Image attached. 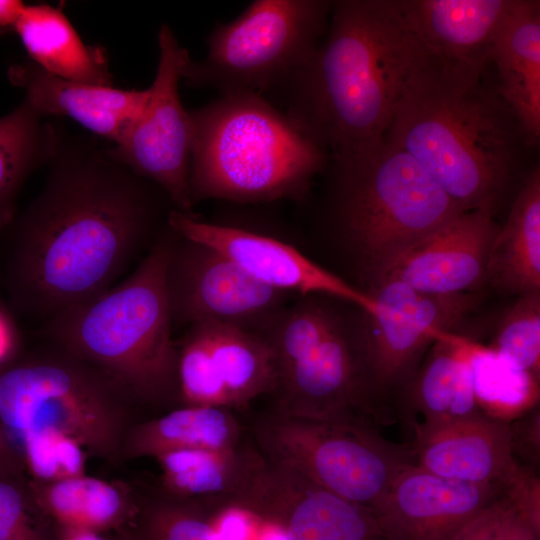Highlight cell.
<instances>
[{
	"label": "cell",
	"mask_w": 540,
	"mask_h": 540,
	"mask_svg": "<svg viewBox=\"0 0 540 540\" xmlns=\"http://www.w3.org/2000/svg\"><path fill=\"white\" fill-rule=\"evenodd\" d=\"M45 165L37 196L0 231L10 307L40 324L115 286L175 209L160 187L91 137L59 129Z\"/></svg>",
	"instance_id": "obj_1"
},
{
	"label": "cell",
	"mask_w": 540,
	"mask_h": 540,
	"mask_svg": "<svg viewBox=\"0 0 540 540\" xmlns=\"http://www.w3.org/2000/svg\"><path fill=\"white\" fill-rule=\"evenodd\" d=\"M429 52L399 0L333 1L325 37L276 93L285 116L337 165L374 157L406 83Z\"/></svg>",
	"instance_id": "obj_2"
},
{
	"label": "cell",
	"mask_w": 540,
	"mask_h": 540,
	"mask_svg": "<svg viewBox=\"0 0 540 540\" xmlns=\"http://www.w3.org/2000/svg\"><path fill=\"white\" fill-rule=\"evenodd\" d=\"M485 71L429 53L406 83L385 140L463 210L493 213L530 146Z\"/></svg>",
	"instance_id": "obj_3"
},
{
	"label": "cell",
	"mask_w": 540,
	"mask_h": 540,
	"mask_svg": "<svg viewBox=\"0 0 540 540\" xmlns=\"http://www.w3.org/2000/svg\"><path fill=\"white\" fill-rule=\"evenodd\" d=\"M169 224L135 270L99 297L40 324L37 334L96 368L128 397L178 393V348L166 292Z\"/></svg>",
	"instance_id": "obj_4"
},
{
	"label": "cell",
	"mask_w": 540,
	"mask_h": 540,
	"mask_svg": "<svg viewBox=\"0 0 540 540\" xmlns=\"http://www.w3.org/2000/svg\"><path fill=\"white\" fill-rule=\"evenodd\" d=\"M190 115L193 205L207 199L240 204L299 201L327 164L328 152L262 95L222 94Z\"/></svg>",
	"instance_id": "obj_5"
},
{
	"label": "cell",
	"mask_w": 540,
	"mask_h": 540,
	"mask_svg": "<svg viewBox=\"0 0 540 540\" xmlns=\"http://www.w3.org/2000/svg\"><path fill=\"white\" fill-rule=\"evenodd\" d=\"M126 397L96 368L49 342L39 353L0 371V421L16 443L27 434L53 429L113 460L127 434Z\"/></svg>",
	"instance_id": "obj_6"
},
{
	"label": "cell",
	"mask_w": 540,
	"mask_h": 540,
	"mask_svg": "<svg viewBox=\"0 0 540 540\" xmlns=\"http://www.w3.org/2000/svg\"><path fill=\"white\" fill-rule=\"evenodd\" d=\"M338 229L370 273L464 212L406 151L385 140L370 160L335 165Z\"/></svg>",
	"instance_id": "obj_7"
},
{
	"label": "cell",
	"mask_w": 540,
	"mask_h": 540,
	"mask_svg": "<svg viewBox=\"0 0 540 540\" xmlns=\"http://www.w3.org/2000/svg\"><path fill=\"white\" fill-rule=\"evenodd\" d=\"M333 1L254 0L217 24L203 60L190 59L182 79L220 95L276 93L310 59L325 36Z\"/></svg>",
	"instance_id": "obj_8"
},
{
	"label": "cell",
	"mask_w": 540,
	"mask_h": 540,
	"mask_svg": "<svg viewBox=\"0 0 540 540\" xmlns=\"http://www.w3.org/2000/svg\"><path fill=\"white\" fill-rule=\"evenodd\" d=\"M278 366L273 411L322 420L369 417L360 338L313 295L286 306L262 333Z\"/></svg>",
	"instance_id": "obj_9"
},
{
	"label": "cell",
	"mask_w": 540,
	"mask_h": 540,
	"mask_svg": "<svg viewBox=\"0 0 540 540\" xmlns=\"http://www.w3.org/2000/svg\"><path fill=\"white\" fill-rule=\"evenodd\" d=\"M261 452L326 490L373 511L415 464L411 443L385 439L364 420H322L272 411L255 429Z\"/></svg>",
	"instance_id": "obj_10"
},
{
	"label": "cell",
	"mask_w": 540,
	"mask_h": 540,
	"mask_svg": "<svg viewBox=\"0 0 540 540\" xmlns=\"http://www.w3.org/2000/svg\"><path fill=\"white\" fill-rule=\"evenodd\" d=\"M369 294L375 308L365 314L360 339L366 399L372 422L390 425L397 420L392 395L398 392L399 399L423 350L465 316L473 299L431 294L397 280L376 283Z\"/></svg>",
	"instance_id": "obj_11"
},
{
	"label": "cell",
	"mask_w": 540,
	"mask_h": 540,
	"mask_svg": "<svg viewBox=\"0 0 540 540\" xmlns=\"http://www.w3.org/2000/svg\"><path fill=\"white\" fill-rule=\"evenodd\" d=\"M157 40L158 65L145 103L124 137L107 152L160 187L176 210L193 213L189 167L194 128L178 92L191 58L168 25L160 26Z\"/></svg>",
	"instance_id": "obj_12"
},
{
	"label": "cell",
	"mask_w": 540,
	"mask_h": 540,
	"mask_svg": "<svg viewBox=\"0 0 540 540\" xmlns=\"http://www.w3.org/2000/svg\"><path fill=\"white\" fill-rule=\"evenodd\" d=\"M165 283L173 327L216 322L262 334L289 296L256 280L217 250L176 231Z\"/></svg>",
	"instance_id": "obj_13"
},
{
	"label": "cell",
	"mask_w": 540,
	"mask_h": 540,
	"mask_svg": "<svg viewBox=\"0 0 540 540\" xmlns=\"http://www.w3.org/2000/svg\"><path fill=\"white\" fill-rule=\"evenodd\" d=\"M169 226L179 235L205 244L256 280L281 291L326 295L348 302L370 315L372 296L327 271L287 243L242 227L211 223L173 209Z\"/></svg>",
	"instance_id": "obj_14"
},
{
	"label": "cell",
	"mask_w": 540,
	"mask_h": 540,
	"mask_svg": "<svg viewBox=\"0 0 540 540\" xmlns=\"http://www.w3.org/2000/svg\"><path fill=\"white\" fill-rule=\"evenodd\" d=\"M263 456L240 504L280 524L291 540H386L372 510Z\"/></svg>",
	"instance_id": "obj_15"
},
{
	"label": "cell",
	"mask_w": 540,
	"mask_h": 540,
	"mask_svg": "<svg viewBox=\"0 0 540 540\" xmlns=\"http://www.w3.org/2000/svg\"><path fill=\"white\" fill-rule=\"evenodd\" d=\"M492 216L483 209L460 213L374 268L370 272L373 283L397 280L440 295L479 286L499 229Z\"/></svg>",
	"instance_id": "obj_16"
},
{
	"label": "cell",
	"mask_w": 540,
	"mask_h": 540,
	"mask_svg": "<svg viewBox=\"0 0 540 540\" xmlns=\"http://www.w3.org/2000/svg\"><path fill=\"white\" fill-rule=\"evenodd\" d=\"M504 494L502 484L454 481L414 464L394 479L373 512L386 540H452Z\"/></svg>",
	"instance_id": "obj_17"
},
{
	"label": "cell",
	"mask_w": 540,
	"mask_h": 540,
	"mask_svg": "<svg viewBox=\"0 0 540 540\" xmlns=\"http://www.w3.org/2000/svg\"><path fill=\"white\" fill-rule=\"evenodd\" d=\"M415 464L437 476L504 487L519 464L512 454L509 422L477 414L414 428Z\"/></svg>",
	"instance_id": "obj_18"
},
{
	"label": "cell",
	"mask_w": 540,
	"mask_h": 540,
	"mask_svg": "<svg viewBox=\"0 0 540 540\" xmlns=\"http://www.w3.org/2000/svg\"><path fill=\"white\" fill-rule=\"evenodd\" d=\"M9 77L43 117L66 116L114 145L124 137L147 98V89L123 90L67 80L30 59L12 66Z\"/></svg>",
	"instance_id": "obj_19"
},
{
	"label": "cell",
	"mask_w": 540,
	"mask_h": 540,
	"mask_svg": "<svg viewBox=\"0 0 540 540\" xmlns=\"http://www.w3.org/2000/svg\"><path fill=\"white\" fill-rule=\"evenodd\" d=\"M425 363L396 405V419L413 429L468 417L479 412L473 368L476 342L439 331Z\"/></svg>",
	"instance_id": "obj_20"
},
{
	"label": "cell",
	"mask_w": 540,
	"mask_h": 540,
	"mask_svg": "<svg viewBox=\"0 0 540 540\" xmlns=\"http://www.w3.org/2000/svg\"><path fill=\"white\" fill-rule=\"evenodd\" d=\"M513 0H399L403 16L427 51L444 60L486 68Z\"/></svg>",
	"instance_id": "obj_21"
},
{
	"label": "cell",
	"mask_w": 540,
	"mask_h": 540,
	"mask_svg": "<svg viewBox=\"0 0 540 540\" xmlns=\"http://www.w3.org/2000/svg\"><path fill=\"white\" fill-rule=\"evenodd\" d=\"M497 89L529 146L540 139V2L513 0L492 50Z\"/></svg>",
	"instance_id": "obj_22"
},
{
	"label": "cell",
	"mask_w": 540,
	"mask_h": 540,
	"mask_svg": "<svg viewBox=\"0 0 540 540\" xmlns=\"http://www.w3.org/2000/svg\"><path fill=\"white\" fill-rule=\"evenodd\" d=\"M169 499L210 513L242 503L263 459L261 451L242 445L235 449H177L155 458Z\"/></svg>",
	"instance_id": "obj_23"
},
{
	"label": "cell",
	"mask_w": 540,
	"mask_h": 540,
	"mask_svg": "<svg viewBox=\"0 0 540 540\" xmlns=\"http://www.w3.org/2000/svg\"><path fill=\"white\" fill-rule=\"evenodd\" d=\"M15 32L30 60L46 72L76 82L113 86L105 51L85 44L60 8L26 5Z\"/></svg>",
	"instance_id": "obj_24"
},
{
	"label": "cell",
	"mask_w": 540,
	"mask_h": 540,
	"mask_svg": "<svg viewBox=\"0 0 540 540\" xmlns=\"http://www.w3.org/2000/svg\"><path fill=\"white\" fill-rule=\"evenodd\" d=\"M485 280L520 296L540 292V172L524 180L503 228L492 242Z\"/></svg>",
	"instance_id": "obj_25"
},
{
	"label": "cell",
	"mask_w": 540,
	"mask_h": 540,
	"mask_svg": "<svg viewBox=\"0 0 540 540\" xmlns=\"http://www.w3.org/2000/svg\"><path fill=\"white\" fill-rule=\"evenodd\" d=\"M242 445V428L232 409L184 406L134 426L122 452L130 458H156L177 449L229 450Z\"/></svg>",
	"instance_id": "obj_26"
},
{
	"label": "cell",
	"mask_w": 540,
	"mask_h": 540,
	"mask_svg": "<svg viewBox=\"0 0 540 540\" xmlns=\"http://www.w3.org/2000/svg\"><path fill=\"white\" fill-rule=\"evenodd\" d=\"M207 341L213 366L233 408L274 393L277 359L272 345L258 332L216 322L196 323Z\"/></svg>",
	"instance_id": "obj_27"
},
{
	"label": "cell",
	"mask_w": 540,
	"mask_h": 540,
	"mask_svg": "<svg viewBox=\"0 0 540 540\" xmlns=\"http://www.w3.org/2000/svg\"><path fill=\"white\" fill-rule=\"evenodd\" d=\"M59 128L25 99L0 118V231L14 218L24 182L49 160Z\"/></svg>",
	"instance_id": "obj_28"
},
{
	"label": "cell",
	"mask_w": 540,
	"mask_h": 540,
	"mask_svg": "<svg viewBox=\"0 0 540 540\" xmlns=\"http://www.w3.org/2000/svg\"><path fill=\"white\" fill-rule=\"evenodd\" d=\"M37 505L58 525L95 532L116 526L130 508L129 495L115 484L85 475L54 483H32Z\"/></svg>",
	"instance_id": "obj_29"
},
{
	"label": "cell",
	"mask_w": 540,
	"mask_h": 540,
	"mask_svg": "<svg viewBox=\"0 0 540 540\" xmlns=\"http://www.w3.org/2000/svg\"><path fill=\"white\" fill-rule=\"evenodd\" d=\"M487 348L512 369L539 384L540 292L520 296Z\"/></svg>",
	"instance_id": "obj_30"
},
{
	"label": "cell",
	"mask_w": 540,
	"mask_h": 540,
	"mask_svg": "<svg viewBox=\"0 0 540 540\" xmlns=\"http://www.w3.org/2000/svg\"><path fill=\"white\" fill-rule=\"evenodd\" d=\"M178 394L185 406L230 408L228 394L217 376L205 336L198 324L189 326L177 356Z\"/></svg>",
	"instance_id": "obj_31"
},
{
	"label": "cell",
	"mask_w": 540,
	"mask_h": 540,
	"mask_svg": "<svg viewBox=\"0 0 540 540\" xmlns=\"http://www.w3.org/2000/svg\"><path fill=\"white\" fill-rule=\"evenodd\" d=\"M17 444L35 483H54L85 475V449L60 431L44 429L30 433Z\"/></svg>",
	"instance_id": "obj_32"
},
{
	"label": "cell",
	"mask_w": 540,
	"mask_h": 540,
	"mask_svg": "<svg viewBox=\"0 0 540 540\" xmlns=\"http://www.w3.org/2000/svg\"><path fill=\"white\" fill-rule=\"evenodd\" d=\"M144 527L146 540H220L206 511L169 498L146 509Z\"/></svg>",
	"instance_id": "obj_33"
},
{
	"label": "cell",
	"mask_w": 540,
	"mask_h": 540,
	"mask_svg": "<svg viewBox=\"0 0 540 540\" xmlns=\"http://www.w3.org/2000/svg\"><path fill=\"white\" fill-rule=\"evenodd\" d=\"M0 540H41L26 496L11 478H0Z\"/></svg>",
	"instance_id": "obj_34"
},
{
	"label": "cell",
	"mask_w": 540,
	"mask_h": 540,
	"mask_svg": "<svg viewBox=\"0 0 540 540\" xmlns=\"http://www.w3.org/2000/svg\"><path fill=\"white\" fill-rule=\"evenodd\" d=\"M514 510L540 535L539 473L521 464L505 487Z\"/></svg>",
	"instance_id": "obj_35"
},
{
	"label": "cell",
	"mask_w": 540,
	"mask_h": 540,
	"mask_svg": "<svg viewBox=\"0 0 540 540\" xmlns=\"http://www.w3.org/2000/svg\"><path fill=\"white\" fill-rule=\"evenodd\" d=\"M208 514L220 540H255L264 520L240 503L224 505Z\"/></svg>",
	"instance_id": "obj_36"
},
{
	"label": "cell",
	"mask_w": 540,
	"mask_h": 540,
	"mask_svg": "<svg viewBox=\"0 0 540 540\" xmlns=\"http://www.w3.org/2000/svg\"><path fill=\"white\" fill-rule=\"evenodd\" d=\"M512 454L521 465L539 473L540 409L534 405L509 423Z\"/></svg>",
	"instance_id": "obj_37"
},
{
	"label": "cell",
	"mask_w": 540,
	"mask_h": 540,
	"mask_svg": "<svg viewBox=\"0 0 540 540\" xmlns=\"http://www.w3.org/2000/svg\"><path fill=\"white\" fill-rule=\"evenodd\" d=\"M508 508L509 500L504 494L465 526L452 540H499Z\"/></svg>",
	"instance_id": "obj_38"
},
{
	"label": "cell",
	"mask_w": 540,
	"mask_h": 540,
	"mask_svg": "<svg viewBox=\"0 0 540 540\" xmlns=\"http://www.w3.org/2000/svg\"><path fill=\"white\" fill-rule=\"evenodd\" d=\"M509 500V499H508ZM531 526L514 510L509 501L499 540H539Z\"/></svg>",
	"instance_id": "obj_39"
},
{
	"label": "cell",
	"mask_w": 540,
	"mask_h": 540,
	"mask_svg": "<svg viewBox=\"0 0 540 540\" xmlns=\"http://www.w3.org/2000/svg\"><path fill=\"white\" fill-rule=\"evenodd\" d=\"M18 333L8 310L0 308V363L9 358L17 344Z\"/></svg>",
	"instance_id": "obj_40"
},
{
	"label": "cell",
	"mask_w": 540,
	"mask_h": 540,
	"mask_svg": "<svg viewBox=\"0 0 540 540\" xmlns=\"http://www.w3.org/2000/svg\"><path fill=\"white\" fill-rule=\"evenodd\" d=\"M19 460L0 421V478H11L18 471Z\"/></svg>",
	"instance_id": "obj_41"
},
{
	"label": "cell",
	"mask_w": 540,
	"mask_h": 540,
	"mask_svg": "<svg viewBox=\"0 0 540 540\" xmlns=\"http://www.w3.org/2000/svg\"><path fill=\"white\" fill-rule=\"evenodd\" d=\"M25 7L19 0H0V35L15 31Z\"/></svg>",
	"instance_id": "obj_42"
},
{
	"label": "cell",
	"mask_w": 540,
	"mask_h": 540,
	"mask_svg": "<svg viewBox=\"0 0 540 540\" xmlns=\"http://www.w3.org/2000/svg\"><path fill=\"white\" fill-rule=\"evenodd\" d=\"M57 539L58 540H105L99 535L98 532H95L89 529L63 526V525H58Z\"/></svg>",
	"instance_id": "obj_43"
},
{
	"label": "cell",
	"mask_w": 540,
	"mask_h": 540,
	"mask_svg": "<svg viewBox=\"0 0 540 540\" xmlns=\"http://www.w3.org/2000/svg\"><path fill=\"white\" fill-rule=\"evenodd\" d=\"M255 540H291L286 530L277 522L263 520Z\"/></svg>",
	"instance_id": "obj_44"
},
{
	"label": "cell",
	"mask_w": 540,
	"mask_h": 540,
	"mask_svg": "<svg viewBox=\"0 0 540 540\" xmlns=\"http://www.w3.org/2000/svg\"><path fill=\"white\" fill-rule=\"evenodd\" d=\"M5 306L2 304L1 300H0V308H4Z\"/></svg>",
	"instance_id": "obj_45"
}]
</instances>
